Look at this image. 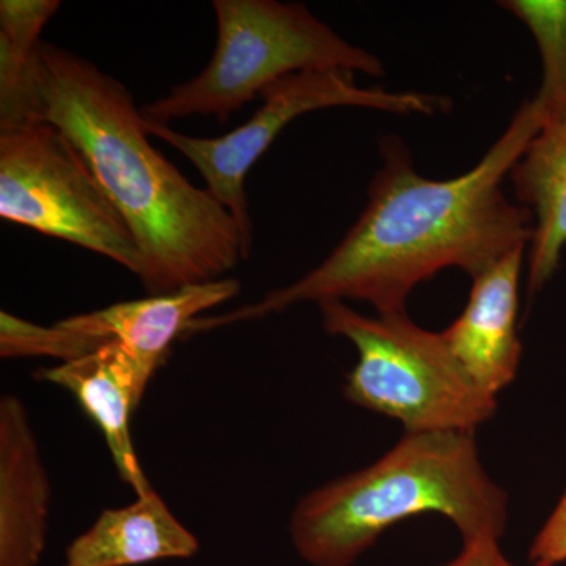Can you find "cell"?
Segmentation results:
<instances>
[{"label": "cell", "mask_w": 566, "mask_h": 566, "mask_svg": "<svg viewBox=\"0 0 566 566\" xmlns=\"http://www.w3.org/2000/svg\"><path fill=\"white\" fill-rule=\"evenodd\" d=\"M104 338L87 337L54 326H39L17 316L0 314V356L2 359L28 356L57 357L62 363L80 359L106 345Z\"/></svg>", "instance_id": "cell-15"}, {"label": "cell", "mask_w": 566, "mask_h": 566, "mask_svg": "<svg viewBox=\"0 0 566 566\" xmlns=\"http://www.w3.org/2000/svg\"><path fill=\"white\" fill-rule=\"evenodd\" d=\"M51 483L28 409L0 398V566H36L46 547Z\"/></svg>", "instance_id": "cell-10"}, {"label": "cell", "mask_w": 566, "mask_h": 566, "mask_svg": "<svg viewBox=\"0 0 566 566\" xmlns=\"http://www.w3.org/2000/svg\"><path fill=\"white\" fill-rule=\"evenodd\" d=\"M534 566H557L566 562V488L560 501L539 528L528 549Z\"/></svg>", "instance_id": "cell-17"}, {"label": "cell", "mask_w": 566, "mask_h": 566, "mask_svg": "<svg viewBox=\"0 0 566 566\" xmlns=\"http://www.w3.org/2000/svg\"><path fill=\"white\" fill-rule=\"evenodd\" d=\"M543 126L542 109L527 99L482 161L452 180L422 177L403 142L385 137L367 207L333 253L259 303L196 319L191 333L262 318L307 301H365L379 315L406 314L412 290L442 270L460 268L474 277L506 253L528 248L534 216L512 203L502 181Z\"/></svg>", "instance_id": "cell-1"}, {"label": "cell", "mask_w": 566, "mask_h": 566, "mask_svg": "<svg viewBox=\"0 0 566 566\" xmlns=\"http://www.w3.org/2000/svg\"><path fill=\"white\" fill-rule=\"evenodd\" d=\"M59 9V0H2L0 36L14 46L35 50L41 31Z\"/></svg>", "instance_id": "cell-16"}, {"label": "cell", "mask_w": 566, "mask_h": 566, "mask_svg": "<svg viewBox=\"0 0 566 566\" xmlns=\"http://www.w3.org/2000/svg\"><path fill=\"white\" fill-rule=\"evenodd\" d=\"M199 539L182 526L155 490L136 495L132 505L104 510L65 551L62 566H136L188 558Z\"/></svg>", "instance_id": "cell-12"}, {"label": "cell", "mask_w": 566, "mask_h": 566, "mask_svg": "<svg viewBox=\"0 0 566 566\" xmlns=\"http://www.w3.org/2000/svg\"><path fill=\"white\" fill-rule=\"evenodd\" d=\"M0 216L140 274L128 223L87 159L50 123L0 132Z\"/></svg>", "instance_id": "cell-6"}, {"label": "cell", "mask_w": 566, "mask_h": 566, "mask_svg": "<svg viewBox=\"0 0 566 566\" xmlns=\"http://www.w3.org/2000/svg\"><path fill=\"white\" fill-rule=\"evenodd\" d=\"M33 66L40 120L69 137L128 223L150 296L219 281L244 260L233 216L153 147L122 82L50 41H40Z\"/></svg>", "instance_id": "cell-2"}, {"label": "cell", "mask_w": 566, "mask_h": 566, "mask_svg": "<svg viewBox=\"0 0 566 566\" xmlns=\"http://www.w3.org/2000/svg\"><path fill=\"white\" fill-rule=\"evenodd\" d=\"M464 431L406 433L385 457L297 502L290 536L312 566H353L401 521L442 515L463 542L501 539L509 499L486 474Z\"/></svg>", "instance_id": "cell-3"}, {"label": "cell", "mask_w": 566, "mask_h": 566, "mask_svg": "<svg viewBox=\"0 0 566 566\" xmlns=\"http://www.w3.org/2000/svg\"><path fill=\"white\" fill-rule=\"evenodd\" d=\"M531 29L542 55V85L534 96L545 126L566 115V0H509L501 3Z\"/></svg>", "instance_id": "cell-14"}, {"label": "cell", "mask_w": 566, "mask_h": 566, "mask_svg": "<svg viewBox=\"0 0 566 566\" xmlns=\"http://www.w3.org/2000/svg\"><path fill=\"white\" fill-rule=\"evenodd\" d=\"M510 178L517 200L534 216L527 286L535 293L556 273L566 245V115L543 126Z\"/></svg>", "instance_id": "cell-13"}, {"label": "cell", "mask_w": 566, "mask_h": 566, "mask_svg": "<svg viewBox=\"0 0 566 566\" xmlns=\"http://www.w3.org/2000/svg\"><path fill=\"white\" fill-rule=\"evenodd\" d=\"M442 566H516L499 546V539L475 538L463 542V549L453 560Z\"/></svg>", "instance_id": "cell-18"}, {"label": "cell", "mask_w": 566, "mask_h": 566, "mask_svg": "<svg viewBox=\"0 0 566 566\" xmlns=\"http://www.w3.org/2000/svg\"><path fill=\"white\" fill-rule=\"evenodd\" d=\"M156 370V365L112 340L87 356L35 374L74 395L82 411L98 424L118 475L136 495L148 493L151 485L134 449L132 419Z\"/></svg>", "instance_id": "cell-8"}, {"label": "cell", "mask_w": 566, "mask_h": 566, "mask_svg": "<svg viewBox=\"0 0 566 566\" xmlns=\"http://www.w3.org/2000/svg\"><path fill=\"white\" fill-rule=\"evenodd\" d=\"M526 249L517 248L475 274L463 314L441 333L465 374L495 398L515 381L523 354L517 311Z\"/></svg>", "instance_id": "cell-9"}, {"label": "cell", "mask_w": 566, "mask_h": 566, "mask_svg": "<svg viewBox=\"0 0 566 566\" xmlns=\"http://www.w3.org/2000/svg\"><path fill=\"white\" fill-rule=\"evenodd\" d=\"M318 305L324 331L357 352L344 386L349 403L397 419L406 433H475L495 415V397L472 381L441 334L406 314L367 316L338 300Z\"/></svg>", "instance_id": "cell-5"}, {"label": "cell", "mask_w": 566, "mask_h": 566, "mask_svg": "<svg viewBox=\"0 0 566 566\" xmlns=\"http://www.w3.org/2000/svg\"><path fill=\"white\" fill-rule=\"evenodd\" d=\"M240 290L238 279L223 277L70 316L57 324L71 333L120 342L159 368L170 346L180 335L189 333L191 324L199 319L197 316L232 300Z\"/></svg>", "instance_id": "cell-11"}, {"label": "cell", "mask_w": 566, "mask_h": 566, "mask_svg": "<svg viewBox=\"0 0 566 566\" xmlns=\"http://www.w3.org/2000/svg\"><path fill=\"white\" fill-rule=\"evenodd\" d=\"M260 98L263 99L262 107L244 125L211 139L186 136L169 125L144 117L148 136L167 142L186 156L202 175L208 191L233 216L243 240L244 260L251 255L253 241L245 177L294 118L329 107L353 106L394 114L433 115L450 106L449 99L441 95L359 87L353 71L338 69L289 74L264 88Z\"/></svg>", "instance_id": "cell-7"}, {"label": "cell", "mask_w": 566, "mask_h": 566, "mask_svg": "<svg viewBox=\"0 0 566 566\" xmlns=\"http://www.w3.org/2000/svg\"><path fill=\"white\" fill-rule=\"evenodd\" d=\"M212 9L218 43L211 62L199 76L142 107L147 120L169 125L191 115H214L226 123L264 88L301 71L385 74L376 55L340 39L303 3L214 0Z\"/></svg>", "instance_id": "cell-4"}]
</instances>
